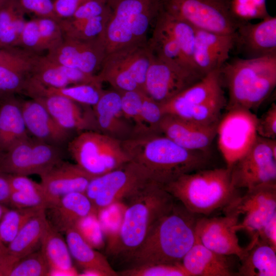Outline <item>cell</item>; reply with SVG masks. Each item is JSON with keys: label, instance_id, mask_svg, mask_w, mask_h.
<instances>
[{"label": "cell", "instance_id": "obj_1", "mask_svg": "<svg viewBox=\"0 0 276 276\" xmlns=\"http://www.w3.org/2000/svg\"><path fill=\"white\" fill-rule=\"evenodd\" d=\"M130 160L147 172L152 180L162 186L178 177L206 168L207 152L185 149L162 134L133 136L122 141Z\"/></svg>", "mask_w": 276, "mask_h": 276}, {"label": "cell", "instance_id": "obj_2", "mask_svg": "<svg viewBox=\"0 0 276 276\" xmlns=\"http://www.w3.org/2000/svg\"><path fill=\"white\" fill-rule=\"evenodd\" d=\"M200 216L189 211L181 203L175 202L128 259L134 266L181 263L196 241L195 227Z\"/></svg>", "mask_w": 276, "mask_h": 276}, {"label": "cell", "instance_id": "obj_3", "mask_svg": "<svg viewBox=\"0 0 276 276\" xmlns=\"http://www.w3.org/2000/svg\"><path fill=\"white\" fill-rule=\"evenodd\" d=\"M121 227L110 254L128 258L143 243L154 224L173 208L175 198L152 182L127 200Z\"/></svg>", "mask_w": 276, "mask_h": 276}, {"label": "cell", "instance_id": "obj_4", "mask_svg": "<svg viewBox=\"0 0 276 276\" xmlns=\"http://www.w3.org/2000/svg\"><path fill=\"white\" fill-rule=\"evenodd\" d=\"M188 210L209 216L223 209L240 196L231 169H203L184 174L163 186Z\"/></svg>", "mask_w": 276, "mask_h": 276}, {"label": "cell", "instance_id": "obj_5", "mask_svg": "<svg viewBox=\"0 0 276 276\" xmlns=\"http://www.w3.org/2000/svg\"><path fill=\"white\" fill-rule=\"evenodd\" d=\"M228 93L227 110L258 108L276 86V55L256 58H236L220 68Z\"/></svg>", "mask_w": 276, "mask_h": 276}, {"label": "cell", "instance_id": "obj_6", "mask_svg": "<svg viewBox=\"0 0 276 276\" xmlns=\"http://www.w3.org/2000/svg\"><path fill=\"white\" fill-rule=\"evenodd\" d=\"M103 41L106 55L146 42L162 9V0H112Z\"/></svg>", "mask_w": 276, "mask_h": 276}, {"label": "cell", "instance_id": "obj_7", "mask_svg": "<svg viewBox=\"0 0 276 276\" xmlns=\"http://www.w3.org/2000/svg\"><path fill=\"white\" fill-rule=\"evenodd\" d=\"M220 69L212 71L169 101L159 104L162 113L211 125L220 120L226 100Z\"/></svg>", "mask_w": 276, "mask_h": 276}, {"label": "cell", "instance_id": "obj_8", "mask_svg": "<svg viewBox=\"0 0 276 276\" xmlns=\"http://www.w3.org/2000/svg\"><path fill=\"white\" fill-rule=\"evenodd\" d=\"M153 57L148 41L124 47L106 54L96 75L100 83L107 82L120 93L143 91Z\"/></svg>", "mask_w": 276, "mask_h": 276}, {"label": "cell", "instance_id": "obj_9", "mask_svg": "<svg viewBox=\"0 0 276 276\" xmlns=\"http://www.w3.org/2000/svg\"><path fill=\"white\" fill-rule=\"evenodd\" d=\"M68 150L75 163L94 176L114 170L129 160L122 141L98 131L81 132L69 142Z\"/></svg>", "mask_w": 276, "mask_h": 276}, {"label": "cell", "instance_id": "obj_10", "mask_svg": "<svg viewBox=\"0 0 276 276\" xmlns=\"http://www.w3.org/2000/svg\"><path fill=\"white\" fill-rule=\"evenodd\" d=\"M152 182L144 168L130 160L114 170L94 177L85 194L98 212L112 204L127 200Z\"/></svg>", "mask_w": 276, "mask_h": 276}, {"label": "cell", "instance_id": "obj_11", "mask_svg": "<svg viewBox=\"0 0 276 276\" xmlns=\"http://www.w3.org/2000/svg\"><path fill=\"white\" fill-rule=\"evenodd\" d=\"M162 10L196 29L220 34H234L240 25L229 0H162Z\"/></svg>", "mask_w": 276, "mask_h": 276}, {"label": "cell", "instance_id": "obj_12", "mask_svg": "<svg viewBox=\"0 0 276 276\" xmlns=\"http://www.w3.org/2000/svg\"><path fill=\"white\" fill-rule=\"evenodd\" d=\"M63 156L60 147L29 137L0 155V173L40 176L62 160Z\"/></svg>", "mask_w": 276, "mask_h": 276}, {"label": "cell", "instance_id": "obj_13", "mask_svg": "<svg viewBox=\"0 0 276 276\" xmlns=\"http://www.w3.org/2000/svg\"><path fill=\"white\" fill-rule=\"evenodd\" d=\"M227 110L218 123L216 136L226 167L231 168L255 142L258 118L249 110L237 108Z\"/></svg>", "mask_w": 276, "mask_h": 276}, {"label": "cell", "instance_id": "obj_14", "mask_svg": "<svg viewBox=\"0 0 276 276\" xmlns=\"http://www.w3.org/2000/svg\"><path fill=\"white\" fill-rule=\"evenodd\" d=\"M229 169L237 189L276 183L275 139L258 135L248 151Z\"/></svg>", "mask_w": 276, "mask_h": 276}, {"label": "cell", "instance_id": "obj_15", "mask_svg": "<svg viewBox=\"0 0 276 276\" xmlns=\"http://www.w3.org/2000/svg\"><path fill=\"white\" fill-rule=\"evenodd\" d=\"M222 210L224 215H243L240 229L248 232L251 239L257 238L258 232L276 215V183L247 189Z\"/></svg>", "mask_w": 276, "mask_h": 276}, {"label": "cell", "instance_id": "obj_16", "mask_svg": "<svg viewBox=\"0 0 276 276\" xmlns=\"http://www.w3.org/2000/svg\"><path fill=\"white\" fill-rule=\"evenodd\" d=\"M203 77L186 66L154 56L147 73L143 91L161 104Z\"/></svg>", "mask_w": 276, "mask_h": 276}, {"label": "cell", "instance_id": "obj_17", "mask_svg": "<svg viewBox=\"0 0 276 276\" xmlns=\"http://www.w3.org/2000/svg\"><path fill=\"white\" fill-rule=\"evenodd\" d=\"M239 224V216L236 215L211 218L201 215L196 222V238L209 249L240 260L245 255L246 248L239 243L236 233L240 230Z\"/></svg>", "mask_w": 276, "mask_h": 276}, {"label": "cell", "instance_id": "obj_18", "mask_svg": "<svg viewBox=\"0 0 276 276\" xmlns=\"http://www.w3.org/2000/svg\"><path fill=\"white\" fill-rule=\"evenodd\" d=\"M106 56L103 40H81L63 37L62 41L48 51L46 56L58 64L95 75Z\"/></svg>", "mask_w": 276, "mask_h": 276}, {"label": "cell", "instance_id": "obj_19", "mask_svg": "<svg viewBox=\"0 0 276 276\" xmlns=\"http://www.w3.org/2000/svg\"><path fill=\"white\" fill-rule=\"evenodd\" d=\"M234 35V48L243 58L276 55L275 16L269 15L257 23H241Z\"/></svg>", "mask_w": 276, "mask_h": 276}, {"label": "cell", "instance_id": "obj_20", "mask_svg": "<svg viewBox=\"0 0 276 276\" xmlns=\"http://www.w3.org/2000/svg\"><path fill=\"white\" fill-rule=\"evenodd\" d=\"M235 35L196 29L193 61L196 71L204 77L219 70L234 48Z\"/></svg>", "mask_w": 276, "mask_h": 276}, {"label": "cell", "instance_id": "obj_21", "mask_svg": "<svg viewBox=\"0 0 276 276\" xmlns=\"http://www.w3.org/2000/svg\"><path fill=\"white\" fill-rule=\"evenodd\" d=\"M218 124L203 125L165 114L160 122L159 132L185 149L206 152L216 136Z\"/></svg>", "mask_w": 276, "mask_h": 276}, {"label": "cell", "instance_id": "obj_22", "mask_svg": "<svg viewBox=\"0 0 276 276\" xmlns=\"http://www.w3.org/2000/svg\"><path fill=\"white\" fill-rule=\"evenodd\" d=\"M40 177V183L50 206L67 194L85 193L89 182L96 176L85 171L76 163L62 160Z\"/></svg>", "mask_w": 276, "mask_h": 276}, {"label": "cell", "instance_id": "obj_23", "mask_svg": "<svg viewBox=\"0 0 276 276\" xmlns=\"http://www.w3.org/2000/svg\"><path fill=\"white\" fill-rule=\"evenodd\" d=\"M31 99L40 102L55 121L63 128L71 131H98L93 109L64 97L42 94Z\"/></svg>", "mask_w": 276, "mask_h": 276}, {"label": "cell", "instance_id": "obj_24", "mask_svg": "<svg viewBox=\"0 0 276 276\" xmlns=\"http://www.w3.org/2000/svg\"><path fill=\"white\" fill-rule=\"evenodd\" d=\"M93 110L99 131L121 141L133 136V126L122 111L120 92L104 90Z\"/></svg>", "mask_w": 276, "mask_h": 276}, {"label": "cell", "instance_id": "obj_25", "mask_svg": "<svg viewBox=\"0 0 276 276\" xmlns=\"http://www.w3.org/2000/svg\"><path fill=\"white\" fill-rule=\"evenodd\" d=\"M20 103L27 130L34 138L59 147L68 140L71 131L61 127L40 102L31 99Z\"/></svg>", "mask_w": 276, "mask_h": 276}, {"label": "cell", "instance_id": "obj_26", "mask_svg": "<svg viewBox=\"0 0 276 276\" xmlns=\"http://www.w3.org/2000/svg\"><path fill=\"white\" fill-rule=\"evenodd\" d=\"M227 256L217 253L201 244L196 238L181 264L189 276H235L234 261Z\"/></svg>", "mask_w": 276, "mask_h": 276}, {"label": "cell", "instance_id": "obj_27", "mask_svg": "<svg viewBox=\"0 0 276 276\" xmlns=\"http://www.w3.org/2000/svg\"><path fill=\"white\" fill-rule=\"evenodd\" d=\"M97 213L85 193L73 192L58 199L45 209L49 223L59 232L74 228L79 220Z\"/></svg>", "mask_w": 276, "mask_h": 276}, {"label": "cell", "instance_id": "obj_28", "mask_svg": "<svg viewBox=\"0 0 276 276\" xmlns=\"http://www.w3.org/2000/svg\"><path fill=\"white\" fill-rule=\"evenodd\" d=\"M40 248L50 267L49 275H78L65 239L49 223Z\"/></svg>", "mask_w": 276, "mask_h": 276}, {"label": "cell", "instance_id": "obj_29", "mask_svg": "<svg viewBox=\"0 0 276 276\" xmlns=\"http://www.w3.org/2000/svg\"><path fill=\"white\" fill-rule=\"evenodd\" d=\"M12 96L4 97L0 104V150L3 152L29 137L20 101Z\"/></svg>", "mask_w": 276, "mask_h": 276}, {"label": "cell", "instance_id": "obj_30", "mask_svg": "<svg viewBox=\"0 0 276 276\" xmlns=\"http://www.w3.org/2000/svg\"><path fill=\"white\" fill-rule=\"evenodd\" d=\"M103 91L102 84L99 83L73 84L61 88L48 87L29 76L23 93L31 98L42 94L60 95L80 104L93 107Z\"/></svg>", "mask_w": 276, "mask_h": 276}, {"label": "cell", "instance_id": "obj_31", "mask_svg": "<svg viewBox=\"0 0 276 276\" xmlns=\"http://www.w3.org/2000/svg\"><path fill=\"white\" fill-rule=\"evenodd\" d=\"M245 248V255L239 260L238 276L276 275V250L258 238Z\"/></svg>", "mask_w": 276, "mask_h": 276}, {"label": "cell", "instance_id": "obj_32", "mask_svg": "<svg viewBox=\"0 0 276 276\" xmlns=\"http://www.w3.org/2000/svg\"><path fill=\"white\" fill-rule=\"evenodd\" d=\"M48 224L45 209H42L26 222L7 245L8 252L19 259L39 249Z\"/></svg>", "mask_w": 276, "mask_h": 276}, {"label": "cell", "instance_id": "obj_33", "mask_svg": "<svg viewBox=\"0 0 276 276\" xmlns=\"http://www.w3.org/2000/svg\"><path fill=\"white\" fill-rule=\"evenodd\" d=\"M65 233L72 258L83 270H96L104 273L106 276L118 275L105 257L88 244L75 228L67 230Z\"/></svg>", "mask_w": 276, "mask_h": 276}, {"label": "cell", "instance_id": "obj_34", "mask_svg": "<svg viewBox=\"0 0 276 276\" xmlns=\"http://www.w3.org/2000/svg\"><path fill=\"white\" fill-rule=\"evenodd\" d=\"M17 0H7L0 5V47L18 48L27 20Z\"/></svg>", "mask_w": 276, "mask_h": 276}, {"label": "cell", "instance_id": "obj_35", "mask_svg": "<svg viewBox=\"0 0 276 276\" xmlns=\"http://www.w3.org/2000/svg\"><path fill=\"white\" fill-rule=\"evenodd\" d=\"M72 68L49 59L46 55L34 54L32 56L30 76L41 85L61 88L72 85Z\"/></svg>", "mask_w": 276, "mask_h": 276}, {"label": "cell", "instance_id": "obj_36", "mask_svg": "<svg viewBox=\"0 0 276 276\" xmlns=\"http://www.w3.org/2000/svg\"><path fill=\"white\" fill-rule=\"evenodd\" d=\"M148 44L154 56L191 69L185 62L177 42L159 14L148 39Z\"/></svg>", "mask_w": 276, "mask_h": 276}, {"label": "cell", "instance_id": "obj_37", "mask_svg": "<svg viewBox=\"0 0 276 276\" xmlns=\"http://www.w3.org/2000/svg\"><path fill=\"white\" fill-rule=\"evenodd\" d=\"M110 11L103 14L83 19L58 20L63 37L81 40H103L104 32L110 18Z\"/></svg>", "mask_w": 276, "mask_h": 276}, {"label": "cell", "instance_id": "obj_38", "mask_svg": "<svg viewBox=\"0 0 276 276\" xmlns=\"http://www.w3.org/2000/svg\"><path fill=\"white\" fill-rule=\"evenodd\" d=\"M159 15L177 42L187 65L198 73L193 61L196 28L189 23L169 15L162 9Z\"/></svg>", "mask_w": 276, "mask_h": 276}, {"label": "cell", "instance_id": "obj_39", "mask_svg": "<svg viewBox=\"0 0 276 276\" xmlns=\"http://www.w3.org/2000/svg\"><path fill=\"white\" fill-rule=\"evenodd\" d=\"M42 208L7 209L0 221V242L6 247L16 236L26 222Z\"/></svg>", "mask_w": 276, "mask_h": 276}, {"label": "cell", "instance_id": "obj_40", "mask_svg": "<svg viewBox=\"0 0 276 276\" xmlns=\"http://www.w3.org/2000/svg\"><path fill=\"white\" fill-rule=\"evenodd\" d=\"M125 209L122 202H117L97 212L103 234L108 238L107 249L113 244L118 236Z\"/></svg>", "mask_w": 276, "mask_h": 276}, {"label": "cell", "instance_id": "obj_41", "mask_svg": "<svg viewBox=\"0 0 276 276\" xmlns=\"http://www.w3.org/2000/svg\"><path fill=\"white\" fill-rule=\"evenodd\" d=\"M50 267L39 249L19 259L12 268L9 276L49 275Z\"/></svg>", "mask_w": 276, "mask_h": 276}, {"label": "cell", "instance_id": "obj_42", "mask_svg": "<svg viewBox=\"0 0 276 276\" xmlns=\"http://www.w3.org/2000/svg\"><path fill=\"white\" fill-rule=\"evenodd\" d=\"M229 8L232 15L240 24L252 19H262L270 15L266 0H229Z\"/></svg>", "mask_w": 276, "mask_h": 276}, {"label": "cell", "instance_id": "obj_43", "mask_svg": "<svg viewBox=\"0 0 276 276\" xmlns=\"http://www.w3.org/2000/svg\"><path fill=\"white\" fill-rule=\"evenodd\" d=\"M118 274L122 276H189L181 263L133 266L118 272Z\"/></svg>", "mask_w": 276, "mask_h": 276}, {"label": "cell", "instance_id": "obj_44", "mask_svg": "<svg viewBox=\"0 0 276 276\" xmlns=\"http://www.w3.org/2000/svg\"><path fill=\"white\" fill-rule=\"evenodd\" d=\"M143 93L140 90L121 93L122 111L126 119L133 124V136L142 133L141 110Z\"/></svg>", "mask_w": 276, "mask_h": 276}, {"label": "cell", "instance_id": "obj_45", "mask_svg": "<svg viewBox=\"0 0 276 276\" xmlns=\"http://www.w3.org/2000/svg\"><path fill=\"white\" fill-rule=\"evenodd\" d=\"M29 75L13 67L0 65V97L23 93Z\"/></svg>", "mask_w": 276, "mask_h": 276}, {"label": "cell", "instance_id": "obj_46", "mask_svg": "<svg viewBox=\"0 0 276 276\" xmlns=\"http://www.w3.org/2000/svg\"><path fill=\"white\" fill-rule=\"evenodd\" d=\"M163 116L159 104L144 92L141 110V135L160 134L159 125Z\"/></svg>", "mask_w": 276, "mask_h": 276}, {"label": "cell", "instance_id": "obj_47", "mask_svg": "<svg viewBox=\"0 0 276 276\" xmlns=\"http://www.w3.org/2000/svg\"><path fill=\"white\" fill-rule=\"evenodd\" d=\"M83 239L95 249L104 245V234L97 213L90 214L78 221L75 227Z\"/></svg>", "mask_w": 276, "mask_h": 276}, {"label": "cell", "instance_id": "obj_48", "mask_svg": "<svg viewBox=\"0 0 276 276\" xmlns=\"http://www.w3.org/2000/svg\"><path fill=\"white\" fill-rule=\"evenodd\" d=\"M41 40L42 51L55 48L63 39L59 21L50 17H36Z\"/></svg>", "mask_w": 276, "mask_h": 276}, {"label": "cell", "instance_id": "obj_49", "mask_svg": "<svg viewBox=\"0 0 276 276\" xmlns=\"http://www.w3.org/2000/svg\"><path fill=\"white\" fill-rule=\"evenodd\" d=\"M33 54L19 48L0 47V65L13 67L30 74Z\"/></svg>", "mask_w": 276, "mask_h": 276}, {"label": "cell", "instance_id": "obj_50", "mask_svg": "<svg viewBox=\"0 0 276 276\" xmlns=\"http://www.w3.org/2000/svg\"><path fill=\"white\" fill-rule=\"evenodd\" d=\"M18 48L33 54H39L42 51L36 18L27 21L20 37Z\"/></svg>", "mask_w": 276, "mask_h": 276}, {"label": "cell", "instance_id": "obj_51", "mask_svg": "<svg viewBox=\"0 0 276 276\" xmlns=\"http://www.w3.org/2000/svg\"><path fill=\"white\" fill-rule=\"evenodd\" d=\"M9 204L14 208H42L45 209L49 203L43 194L12 191Z\"/></svg>", "mask_w": 276, "mask_h": 276}, {"label": "cell", "instance_id": "obj_52", "mask_svg": "<svg viewBox=\"0 0 276 276\" xmlns=\"http://www.w3.org/2000/svg\"><path fill=\"white\" fill-rule=\"evenodd\" d=\"M17 1L25 13L33 14L37 17H50L58 20L54 12L53 0Z\"/></svg>", "mask_w": 276, "mask_h": 276}, {"label": "cell", "instance_id": "obj_53", "mask_svg": "<svg viewBox=\"0 0 276 276\" xmlns=\"http://www.w3.org/2000/svg\"><path fill=\"white\" fill-rule=\"evenodd\" d=\"M257 131L258 135L261 137L275 139L276 105L274 103L260 119H258Z\"/></svg>", "mask_w": 276, "mask_h": 276}, {"label": "cell", "instance_id": "obj_54", "mask_svg": "<svg viewBox=\"0 0 276 276\" xmlns=\"http://www.w3.org/2000/svg\"><path fill=\"white\" fill-rule=\"evenodd\" d=\"M6 175L12 191L44 194L41 183H39L32 180L29 178L28 176L21 175Z\"/></svg>", "mask_w": 276, "mask_h": 276}, {"label": "cell", "instance_id": "obj_55", "mask_svg": "<svg viewBox=\"0 0 276 276\" xmlns=\"http://www.w3.org/2000/svg\"><path fill=\"white\" fill-rule=\"evenodd\" d=\"M87 0H53L55 16L58 20L69 19Z\"/></svg>", "mask_w": 276, "mask_h": 276}, {"label": "cell", "instance_id": "obj_56", "mask_svg": "<svg viewBox=\"0 0 276 276\" xmlns=\"http://www.w3.org/2000/svg\"><path fill=\"white\" fill-rule=\"evenodd\" d=\"M257 237L276 250V215L258 232Z\"/></svg>", "mask_w": 276, "mask_h": 276}, {"label": "cell", "instance_id": "obj_57", "mask_svg": "<svg viewBox=\"0 0 276 276\" xmlns=\"http://www.w3.org/2000/svg\"><path fill=\"white\" fill-rule=\"evenodd\" d=\"M18 260L7 250L0 254V276H9L12 268Z\"/></svg>", "mask_w": 276, "mask_h": 276}, {"label": "cell", "instance_id": "obj_58", "mask_svg": "<svg viewBox=\"0 0 276 276\" xmlns=\"http://www.w3.org/2000/svg\"><path fill=\"white\" fill-rule=\"evenodd\" d=\"M12 190L6 174L0 173V203L9 204Z\"/></svg>", "mask_w": 276, "mask_h": 276}, {"label": "cell", "instance_id": "obj_59", "mask_svg": "<svg viewBox=\"0 0 276 276\" xmlns=\"http://www.w3.org/2000/svg\"><path fill=\"white\" fill-rule=\"evenodd\" d=\"M78 275L81 276H106L105 274L99 271L93 269H83Z\"/></svg>", "mask_w": 276, "mask_h": 276}, {"label": "cell", "instance_id": "obj_60", "mask_svg": "<svg viewBox=\"0 0 276 276\" xmlns=\"http://www.w3.org/2000/svg\"><path fill=\"white\" fill-rule=\"evenodd\" d=\"M8 209L7 208H6L4 204H2L0 203V221L4 214V213L5 212V211L7 210ZM0 245H3L1 242H0ZM4 246V245H3Z\"/></svg>", "mask_w": 276, "mask_h": 276}, {"label": "cell", "instance_id": "obj_61", "mask_svg": "<svg viewBox=\"0 0 276 276\" xmlns=\"http://www.w3.org/2000/svg\"><path fill=\"white\" fill-rule=\"evenodd\" d=\"M6 247L2 245H0V254L6 251Z\"/></svg>", "mask_w": 276, "mask_h": 276}, {"label": "cell", "instance_id": "obj_62", "mask_svg": "<svg viewBox=\"0 0 276 276\" xmlns=\"http://www.w3.org/2000/svg\"><path fill=\"white\" fill-rule=\"evenodd\" d=\"M101 1L109 4L112 0H101Z\"/></svg>", "mask_w": 276, "mask_h": 276}, {"label": "cell", "instance_id": "obj_63", "mask_svg": "<svg viewBox=\"0 0 276 276\" xmlns=\"http://www.w3.org/2000/svg\"><path fill=\"white\" fill-rule=\"evenodd\" d=\"M7 0H0V5L4 3L5 2H6Z\"/></svg>", "mask_w": 276, "mask_h": 276}]
</instances>
